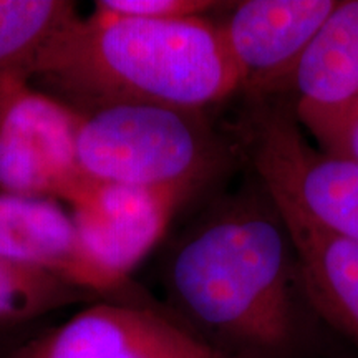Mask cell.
<instances>
[{"instance_id":"cell-4","label":"cell","mask_w":358,"mask_h":358,"mask_svg":"<svg viewBox=\"0 0 358 358\" xmlns=\"http://www.w3.org/2000/svg\"><path fill=\"white\" fill-rule=\"evenodd\" d=\"M239 148L272 198L358 243V161L317 150L284 96H248Z\"/></svg>"},{"instance_id":"cell-10","label":"cell","mask_w":358,"mask_h":358,"mask_svg":"<svg viewBox=\"0 0 358 358\" xmlns=\"http://www.w3.org/2000/svg\"><path fill=\"white\" fill-rule=\"evenodd\" d=\"M308 133L358 100V0H342L295 66L284 95Z\"/></svg>"},{"instance_id":"cell-1","label":"cell","mask_w":358,"mask_h":358,"mask_svg":"<svg viewBox=\"0 0 358 358\" xmlns=\"http://www.w3.org/2000/svg\"><path fill=\"white\" fill-rule=\"evenodd\" d=\"M164 285L192 332L229 358H290L312 312L287 227L256 178L178 241Z\"/></svg>"},{"instance_id":"cell-13","label":"cell","mask_w":358,"mask_h":358,"mask_svg":"<svg viewBox=\"0 0 358 358\" xmlns=\"http://www.w3.org/2000/svg\"><path fill=\"white\" fill-rule=\"evenodd\" d=\"M96 295L38 268L0 257V325H15Z\"/></svg>"},{"instance_id":"cell-12","label":"cell","mask_w":358,"mask_h":358,"mask_svg":"<svg viewBox=\"0 0 358 358\" xmlns=\"http://www.w3.org/2000/svg\"><path fill=\"white\" fill-rule=\"evenodd\" d=\"M77 19L69 0H0V78H32L48 45Z\"/></svg>"},{"instance_id":"cell-5","label":"cell","mask_w":358,"mask_h":358,"mask_svg":"<svg viewBox=\"0 0 358 358\" xmlns=\"http://www.w3.org/2000/svg\"><path fill=\"white\" fill-rule=\"evenodd\" d=\"M77 155V111L24 77L0 78V192L75 203L92 185Z\"/></svg>"},{"instance_id":"cell-15","label":"cell","mask_w":358,"mask_h":358,"mask_svg":"<svg viewBox=\"0 0 358 358\" xmlns=\"http://www.w3.org/2000/svg\"><path fill=\"white\" fill-rule=\"evenodd\" d=\"M322 150L358 161V100L337 120L312 133Z\"/></svg>"},{"instance_id":"cell-2","label":"cell","mask_w":358,"mask_h":358,"mask_svg":"<svg viewBox=\"0 0 358 358\" xmlns=\"http://www.w3.org/2000/svg\"><path fill=\"white\" fill-rule=\"evenodd\" d=\"M34 80L75 100L71 108L140 101L203 111L243 90L217 22L96 10L57 35L35 65Z\"/></svg>"},{"instance_id":"cell-11","label":"cell","mask_w":358,"mask_h":358,"mask_svg":"<svg viewBox=\"0 0 358 358\" xmlns=\"http://www.w3.org/2000/svg\"><path fill=\"white\" fill-rule=\"evenodd\" d=\"M271 199L292 239L308 307L358 350V243Z\"/></svg>"},{"instance_id":"cell-8","label":"cell","mask_w":358,"mask_h":358,"mask_svg":"<svg viewBox=\"0 0 358 358\" xmlns=\"http://www.w3.org/2000/svg\"><path fill=\"white\" fill-rule=\"evenodd\" d=\"M192 192L92 181L70 213L90 256L115 279L131 284L133 271L163 239Z\"/></svg>"},{"instance_id":"cell-9","label":"cell","mask_w":358,"mask_h":358,"mask_svg":"<svg viewBox=\"0 0 358 358\" xmlns=\"http://www.w3.org/2000/svg\"><path fill=\"white\" fill-rule=\"evenodd\" d=\"M0 257L60 277L105 301H127L131 284L90 256L71 213L55 199L0 192Z\"/></svg>"},{"instance_id":"cell-6","label":"cell","mask_w":358,"mask_h":358,"mask_svg":"<svg viewBox=\"0 0 358 358\" xmlns=\"http://www.w3.org/2000/svg\"><path fill=\"white\" fill-rule=\"evenodd\" d=\"M8 358H229L141 302H93Z\"/></svg>"},{"instance_id":"cell-3","label":"cell","mask_w":358,"mask_h":358,"mask_svg":"<svg viewBox=\"0 0 358 358\" xmlns=\"http://www.w3.org/2000/svg\"><path fill=\"white\" fill-rule=\"evenodd\" d=\"M73 110L78 163L93 181L196 191L229 161L203 111L140 101Z\"/></svg>"},{"instance_id":"cell-14","label":"cell","mask_w":358,"mask_h":358,"mask_svg":"<svg viewBox=\"0 0 358 358\" xmlns=\"http://www.w3.org/2000/svg\"><path fill=\"white\" fill-rule=\"evenodd\" d=\"M229 6V2L214 0H96L95 10L131 19L176 20L206 17V13Z\"/></svg>"},{"instance_id":"cell-7","label":"cell","mask_w":358,"mask_h":358,"mask_svg":"<svg viewBox=\"0 0 358 358\" xmlns=\"http://www.w3.org/2000/svg\"><path fill=\"white\" fill-rule=\"evenodd\" d=\"M337 0L232 2L217 22L245 96H282L295 66Z\"/></svg>"}]
</instances>
